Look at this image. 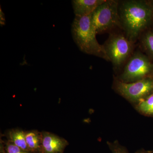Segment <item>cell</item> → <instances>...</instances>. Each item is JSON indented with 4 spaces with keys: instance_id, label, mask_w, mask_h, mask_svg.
Here are the masks:
<instances>
[{
    "instance_id": "1",
    "label": "cell",
    "mask_w": 153,
    "mask_h": 153,
    "mask_svg": "<svg viewBox=\"0 0 153 153\" xmlns=\"http://www.w3.org/2000/svg\"><path fill=\"white\" fill-rule=\"evenodd\" d=\"M119 16L126 37L133 43L152 24L153 10L146 1H125L120 7Z\"/></svg>"
},
{
    "instance_id": "2",
    "label": "cell",
    "mask_w": 153,
    "mask_h": 153,
    "mask_svg": "<svg viewBox=\"0 0 153 153\" xmlns=\"http://www.w3.org/2000/svg\"><path fill=\"white\" fill-rule=\"evenodd\" d=\"M72 37L82 52L109 61L104 46L99 44L91 22V14L75 16L71 26Z\"/></svg>"
},
{
    "instance_id": "3",
    "label": "cell",
    "mask_w": 153,
    "mask_h": 153,
    "mask_svg": "<svg viewBox=\"0 0 153 153\" xmlns=\"http://www.w3.org/2000/svg\"><path fill=\"white\" fill-rule=\"evenodd\" d=\"M118 2L106 0L91 14V22L97 34L110 31L121 26Z\"/></svg>"
},
{
    "instance_id": "4",
    "label": "cell",
    "mask_w": 153,
    "mask_h": 153,
    "mask_svg": "<svg viewBox=\"0 0 153 153\" xmlns=\"http://www.w3.org/2000/svg\"><path fill=\"white\" fill-rule=\"evenodd\" d=\"M114 87L118 93L136 105L153 92V78L148 76L130 83L116 79L115 80Z\"/></svg>"
},
{
    "instance_id": "5",
    "label": "cell",
    "mask_w": 153,
    "mask_h": 153,
    "mask_svg": "<svg viewBox=\"0 0 153 153\" xmlns=\"http://www.w3.org/2000/svg\"><path fill=\"white\" fill-rule=\"evenodd\" d=\"M153 71V64L149 57L137 52L131 57L118 79L126 83L136 82L151 76Z\"/></svg>"
},
{
    "instance_id": "6",
    "label": "cell",
    "mask_w": 153,
    "mask_h": 153,
    "mask_svg": "<svg viewBox=\"0 0 153 153\" xmlns=\"http://www.w3.org/2000/svg\"><path fill=\"white\" fill-rule=\"evenodd\" d=\"M103 46L110 61L117 67L123 64L132 50V43L120 34L111 36Z\"/></svg>"
},
{
    "instance_id": "7",
    "label": "cell",
    "mask_w": 153,
    "mask_h": 153,
    "mask_svg": "<svg viewBox=\"0 0 153 153\" xmlns=\"http://www.w3.org/2000/svg\"><path fill=\"white\" fill-rule=\"evenodd\" d=\"M42 153H63L68 145V141L55 134L41 132Z\"/></svg>"
},
{
    "instance_id": "8",
    "label": "cell",
    "mask_w": 153,
    "mask_h": 153,
    "mask_svg": "<svg viewBox=\"0 0 153 153\" xmlns=\"http://www.w3.org/2000/svg\"><path fill=\"white\" fill-rule=\"evenodd\" d=\"M106 0H73L72 5L75 16H84L92 13Z\"/></svg>"
},
{
    "instance_id": "9",
    "label": "cell",
    "mask_w": 153,
    "mask_h": 153,
    "mask_svg": "<svg viewBox=\"0 0 153 153\" xmlns=\"http://www.w3.org/2000/svg\"><path fill=\"white\" fill-rule=\"evenodd\" d=\"M25 138L28 149L31 153H42L41 132L36 130L25 131Z\"/></svg>"
},
{
    "instance_id": "10",
    "label": "cell",
    "mask_w": 153,
    "mask_h": 153,
    "mask_svg": "<svg viewBox=\"0 0 153 153\" xmlns=\"http://www.w3.org/2000/svg\"><path fill=\"white\" fill-rule=\"evenodd\" d=\"M7 140L13 143L23 150L30 152L25 138V131L21 129H11L7 131L4 135Z\"/></svg>"
},
{
    "instance_id": "11",
    "label": "cell",
    "mask_w": 153,
    "mask_h": 153,
    "mask_svg": "<svg viewBox=\"0 0 153 153\" xmlns=\"http://www.w3.org/2000/svg\"><path fill=\"white\" fill-rule=\"evenodd\" d=\"M135 108L141 114L153 117V92L136 104Z\"/></svg>"
},
{
    "instance_id": "12",
    "label": "cell",
    "mask_w": 153,
    "mask_h": 153,
    "mask_svg": "<svg viewBox=\"0 0 153 153\" xmlns=\"http://www.w3.org/2000/svg\"><path fill=\"white\" fill-rule=\"evenodd\" d=\"M143 47L149 57L153 59V32L149 30L144 33L142 41Z\"/></svg>"
},
{
    "instance_id": "13",
    "label": "cell",
    "mask_w": 153,
    "mask_h": 153,
    "mask_svg": "<svg viewBox=\"0 0 153 153\" xmlns=\"http://www.w3.org/2000/svg\"><path fill=\"white\" fill-rule=\"evenodd\" d=\"M1 153H31L23 150L13 143L8 141L1 140Z\"/></svg>"
},
{
    "instance_id": "14",
    "label": "cell",
    "mask_w": 153,
    "mask_h": 153,
    "mask_svg": "<svg viewBox=\"0 0 153 153\" xmlns=\"http://www.w3.org/2000/svg\"><path fill=\"white\" fill-rule=\"evenodd\" d=\"M112 153H129L125 147L121 146L117 141L112 143L107 142Z\"/></svg>"
},
{
    "instance_id": "15",
    "label": "cell",
    "mask_w": 153,
    "mask_h": 153,
    "mask_svg": "<svg viewBox=\"0 0 153 153\" xmlns=\"http://www.w3.org/2000/svg\"><path fill=\"white\" fill-rule=\"evenodd\" d=\"M5 17L4 14L1 8L0 9V24L1 26H3L5 25Z\"/></svg>"
},
{
    "instance_id": "16",
    "label": "cell",
    "mask_w": 153,
    "mask_h": 153,
    "mask_svg": "<svg viewBox=\"0 0 153 153\" xmlns=\"http://www.w3.org/2000/svg\"><path fill=\"white\" fill-rule=\"evenodd\" d=\"M135 153H153V151H146L142 149L139 150L137 151Z\"/></svg>"
},
{
    "instance_id": "17",
    "label": "cell",
    "mask_w": 153,
    "mask_h": 153,
    "mask_svg": "<svg viewBox=\"0 0 153 153\" xmlns=\"http://www.w3.org/2000/svg\"><path fill=\"white\" fill-rule=\"evenodd\" d=\"M149 4L150 5L151 7H152L153 10V1H148Z\"/></svg>"
},
{
    "instance_id": "18",
    "label": "cell",
    "mask_w": 153,
    "mask_h": 153,
    "mask_svg": "<svg viewBox=\"0 0 153 153\" xmlns=\"http://www.w3.org/2000/svg\"><path fill=\"white\" fill-rule=\"evenodd\" d=\"M151 76H152V77L153 78V71L152 73V75H151Z\"/></svg>"
},
{
    "instance_id": "19",
    "label": "cell",
    "mask_w": 153,
    "mask_h": 153,
    "mask_svg": "<svg viewBox=\"0 0 153 153\" xmlns=\"http://www.w3.org/2000/svg\"></svg>"
}]
</instances>
